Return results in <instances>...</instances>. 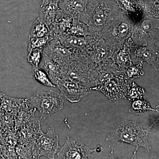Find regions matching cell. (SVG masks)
I'll use <instances>...</instances> for the list:
<instances>
[{"instance_id": "2", "label": "cell", "mask_w": 159, "mask_h": 159, "mask_svg": "<svg viewBox=\"0 0 159 159\" xmlns=\"http://www.w3.org/2000/svg\"><path fill=\"white\" fill-rule=\"evenodd\" d=\"M134 25L133 21L122 12L102 28L98 37L104 40L115 52L130 37Z\"/></svg>"}, {"instance_id": "15", "label": "cell", "mask_w": 159, "mask_h": 159, "mask_svg": "<svg viewBox=\"0 0 159 159\" xmlns=\"http://www.w3.org/2000/svg\"><path fill=\"white\" fill-rule=\"evenodd\" d=\"M112 59L123 73L125 69L133 63L131 60L129 47L126 42L122 48L114 52Z\"/></svg>"}, {"instance_id": "18", "label": "cell", "mask_w": 159, "mask_h": 159, "mask_svg": "<svg viewBox=\"0 0 159 159\" xmlns=\"http://www.w3.org/2000/svg\"><path fill=\"white\" fill-rule=\"evenodd\" d=\"M66 34L79 37L92 36L88 25L74 19L73 20L70 29H69Z\"/></svg>"}, {"instance_id": "16", "label": "cell", "mask_w": 159, "mask_h": 159, "mask_svg": "<svg viewBox=\"0 0 159 159\" xmlns=\"http://www.w3.org/2000/svg\"><path fill=\"white\" fill-rule=\"evenodd\" d=\"M148 111H157V110L152 108L146 99H139L132 102L129 111L136 116H142Z\"/></svg>"}, {"instance_id": "11", "label": "cell", "mask_w": 159, "mask_h": 159, "mask_svg": "<svg viewBox=\"0 0 159 159\" xmlns=\"http://www.w3.org/2000/svg\"><path fill=\"white\" fill-rule=\"evenodd\" d=\"M88 1L61 0L58 6L66 16L88 25V16L86 12Z\"/></svg>"}, {"instance_id": "14", "label": "cell", "mask_w": 159, "mask_h": 159, "mask_svg": "<svg viewBox=\"0 0 159 159\" xmlns=\"http://www.w3.org/2000/svg\"><path fill=\"white\" fill-rule=\"evenodd\" d=\"M61 12V10L57 4L51 3L41 6L38 17L49 27L56 22Z\"/></svg>"}, {"instance_id": "21", "label": "cell", "mask_w": 159, "mask_h": 159, "mask_svg": "<svg viewBox=\"0 0 159 159\" xmlns=\"http://www.w3.org/2000/svg\"><path fill=\"white\" fill-rule=\"evenodd\" d=\"M54 39L52 36L44 37H36L29 36L28 40V51L33 49H43L48 45L49 43Z\"/></svg>"}, {"instance_id": "13", "label": "cell", "mask_w": 159, "mask_h": 159, "mask_svg": "<svg viewBox=\"0 0 159 159\" xmlns=\"http://www.w3.org/2000/svg\"><path fill=\"white\" fill-rule=\"evenodd\" d=\"M39 67L45 71L51 81L56 86L59 80L62 79V74L59 66L50 57L43 53Z\"/></svg>"}, {"instance_id": "23", "label": "cell", "mask_w": 159, "mask_h": 159, "mask_svg": "<svg viewBox=\"0 0 159 159\" xmlns=\"http://www.w3.org/2000/svg\"><path fill=\"white\" fill-rule=\"evenodd\" d=\"M43 50L42 49L35 48L29 51L27 60L33 67H39L42 58Z\"/></svg>"}, {"instance_id": "10", "label": "cell", "mask_w": 159, "mask_h": 159, "mask_svg": "<svg viewBox=\"0 0 159 159\" xmlns=\"http://www.w3.org/2000/svg\"><path fill=\"white\" fill-rule=\"evenodd\" d=\"M59 138L54 128L48 129L47 133H42L36 142L35 152L36 157L43 156L49 159H54L59 150Z\"/></svg>"}, {"instance_id": "8", "label": "cell", "mask_w": 159, "mask_h": 159, "mask_svg": "<svg viewBox=\"0 0 159 159\" xmlns=\"http://www.w3.org/2000/svg\"><path fill=\"white\" fill-rule=\"evenodd\" d=\"M129 47L132 62L145 61L157 71L159 70V44L148 43L145 45H138L132 41L130 38L126 41Z\"/></svg>"}, {"instance_id": "20", "label": "cell", "mask_w": 159, "mask_h": 159, "mask_svg": "<svg viewBox=\"0 0 159 159\" xmlns=\"http://www.w3.org/2000/svg\"><path fill=\"white\" fill-rule=\"evenodd\" d=\"M146 93L145 89L137 85L133 81L131 85H129L126 99L130 102L139 99H145Z\"/></svg>"}, {"instance_id": "7", "label": "cell", "mask_w": 159, "mask_h": 159, "mask_svg": "<svg viewBox=\"0 0 159 159\" xmlns=\"http://www.w3.org/2000/svg\"><path fill=\"white\" fill-rule=\"evenodd\" d=\"M129 85L123 74L117 75L103 81L99 85L88 88L89 90L101 92L110 101L126 99Z\"/></svg>"}, {"instance_id": "3", "label": "cell", "mask_w": 159, "mask_h": 159, "mask_svg": "<svg viewBox=\"0 0 159 159\" xmlns=\"http://www.w3.org/2000/svg\"><path fill=\"white\" fill-rule=\"evenodd\" d=\"M86 12L88 26L92 36L98 37L99 31L112 20L119 16L122 11L111 3L103 1L87 2Z\"/></svg>"}, {"instance_id": "17", "label": "cell", "mask_w": 159, "mask_h": 159, "mask_svg": "<svg viewBox=\"0 0 159 159\" xmlns=\"http://www.w3.org/2000/svg\"><path fill=\"white\" fill-rule=\"evenodd\" d=\"M29 36L36 37H44L50 36L53 37L48 26L39 17L33 23Z\"/></svg>"}, {"instance_id": "6", "label": "cell", "mask_w": 159, "mask_h": 159, "mask_svg": "<svg viewBox=\"0 0 159 159\" xmlns=\"http://www.w3.org/2000/svg\"><path fill=\"white\" fill-rule=\"evenodd\" d=\"M62 79L68 80L85 87L91 88L89 69L84 55L75 54L68 65L61 70Z\"/></svg>"}, {"instance_id": "4", "label": "cell", "mask_w": 159, "mask_h": 159, "mask_svg": "<svg viewBox=\"0 0 159 159\" xmlns=\"http://www.w3.org/2000/svg\"><path fill=\"white\" fill-rule=\"evenodd\" d=\"M159 19L143 16L134 25L130 39L138 45L148 43L159 44Z\"/></svg>"}, {"instance_id": "22", "label": "cell", "mask_w": 159, "mask_h": 159, "mask_svg": "<svg viewBox=\"0 0 159 159\" xmlns=\"http://www.w3.org/2000/svg\"><path fill=\"white\" fill-rule=\"evenodd\" d=\"M32 71L34 79L41 84L49 87H57L52 83L45 71L39 67H33Z\"/></svg>"}, {"instance_id": "1", "label": "cell", "mask_w": 159, "mask_h": 159, "mask_svg": "<svg viewBox=\"0 0 159 159\" xmlns=\"http://www.w3.org/2000/svg\"><path fill=\"white\" fill-rule=\"evenodd\" d=\"M152 126L144 129L135 121L124 120L109 134L106 141L127 143L135 146L136 150L141 147L150 151L151 146L148 142V135L153 133L151 130Z\"/></svg>"}, {"instance_id": "12", "label": "cell", "mask_w": 159, "mask_h": 159, "mask_svg": "<svg viewBox=\"0 0 159 159\" xmlns=\"http://www.w3.org/2000/svg\"><path fill=\"white\" fill-rule=\"evenodd\" d=\"M56 86L58 87L62 97L72 103L79 102L90 93L88 88L68 80L61 79Z\"/></svg>"}, {"instance_id": "9", "label": "cell", "mask_w": 159, "mask_h": 159, "mask_svg": "<svg viewBox=\"0 0 159 159\" xmlns=\"http://www.w3.org/2000/svg\"><path fill=\"white\" fill-rule=\"evenodd\" d=\"M96 150L91 148L80 139L68 137L64 145L57 152V158L93 159V153Z\"/></svg>"}, {"instance_id": "24", "label": "cell", "mask_w": 159, "mask_h": 159, "mask_svg": "<svg viewBox=\"0 0 159 159\" xmlns=\"http://www.w3.org/2000/svg\"><path fill=\"white\" fill-rule=\"evenodd\" d=\"M61 0H42V3L41 6H45L47 4H51V3H55L57 4L60 2Z\"/></svg>"}, {"instance_id": "19", "label": "cell", "mask_w": 159, "mask_h": 159, "mask_svg": "<svg viewBox=\"0 0 159 159\" xmlns=\"http://www.w3.org/2000/svg\"><path fill=\"white\" fill-rule=\"evenodd\" d=\"M143 62H139L138 64H134L133 63L127 67L125 69L123 74L125 79L134 80L140 78L144 75V72L143 70Z\"/></svg>"}, {"instance_id": "5", "label": "cell", "mask_w": 159, "mask_h": 159, "mask_svg": "<svg viewBox=\"0 0 159 159\" xmlns=\"http://www.w3.org/2000/svg\"><path fill=\"white\" fill-rule=\"evenodd\" d=\"M31 102L39 111L40 118L45 119L62 109L64 101L61 94L50 90L48 92H38L31 97Z\"/></svg>"}]
</instances>
